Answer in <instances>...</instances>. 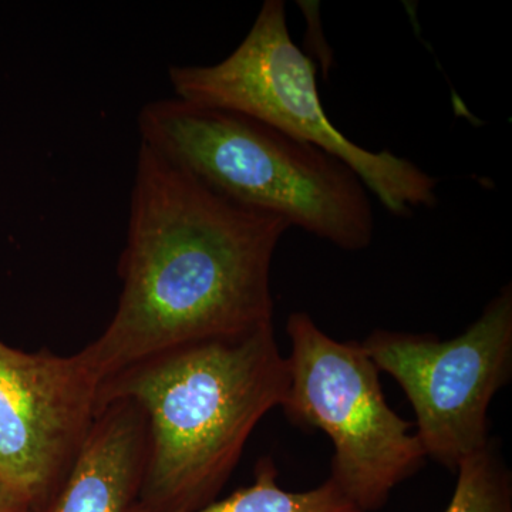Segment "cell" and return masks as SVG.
I'll list each match as a JSON object with an SVG mask.
<instances>
[{"instance_id": "9c48e42d", "label": "cell", "mask_w": 512, "mask_h": 512, "mask_svg": "<svg viewBox=\"0 0 512 512\" xmlns=\"http://www.w3.org/2000/svg\"><path fill=\"white\" fill-rule=\"evenodd\" d=\"M271 457L258 461L254 483L227 498L187 512H362L330 478L308 491H286ZM128 512H153L133 505Z\"/></svg>"}, {"instance_id": "7a4b0ae2", "label": "cell", "mask_w": 512, "mask_h": 512, "mask_svg": "<svg viewBox=\"0 0 512 512\" xmlns=\"http://www.w3.org/2000/svg\"><path fill=\"white\" fill-rule=\"evenodd\" d=\"M288 384L274 323L168 350L104 380L99 404L130 400L146 419L137 505L187 512L217 500L252 431L284 403Z\"/></svg>"}, {"instance_id": "30bf717a", "label": "cell", "mask_w": 512, "mask_h": 512, "mask_svg": "<svg viewBox=\"0 0 512 512\" xmlns=\"http://www.w3.org/2000/svg\"><path fill=\"white\" fill-rule=\"evenodd\" d=\"M453 497L443 512H512V477L494 441L458 466Z\"/></svg>"}, {"instance_id": "8992f818", "label": "cell", "mask_w": 512, "mask_h": 512, "mask_svg": "<svg viewBox=\"0 0 512 512\" xmlns=\"http://www.w3.org/2000/svg\"><path fill=\"white\" fill-rule=\"evenodd\" d=\"M362 346L412 404L426 457L456 473L490 446L488 409L512 376L511 284L456 338L376 329Z\"/></svg>"}, {"instance_id": "ba28073f", "label": "cell", "mask_w": 512, "mask_h": 512, "mask_svg": "<svg viewBox=\"0 0 512 512\" xmlns=\"http://www.w3.org/2000/svg\"><path fill=\"white\" fill-rule=\"evenodd\" d=\"M147 458L146 419L130 400L97 406L96 419L59 490L39 512H128Z\"/></svg>"}, {"instance_id": "6da1fadb", "label": "cell", "mask_w": 512, "mask_h": 512, "mask_svg": "<svg viewBox=\"0 0 512 512\" xmlns=\"http://www.w3.org/2000/svg\"><path fill=\"white\" fill-rule=\"evenodd\" d=\"M288 229L140 143L119 303L82 349L100 384L168 350L271 325V266Z\"/></svg>"}, {"instance_id": "5b68a950", "label": "cell", "mask_w": 512, "mask_h": 512, "mask_svg": "<svg viewBox=\"0 0 512 512\" xmlns=\"http://www.w3.org/2000/svg\"><path fill=\"white\" fill-rule=\"evenodd\" d=\"M286 333V417L329 437V478L360 511L382 510L427 458L412 424L386 402L380 370L362 343L333 339L306 312L289 315Z\"/></svg>"}, {"instance_id": "277c9868", "label": "cell", "mask_w": 512, "mask_h": 512, "mask_svg": "<svg viewBox=\"0 0 512 512\" xmlns=\"http://www.w3.org/2000/svg\"><path fill=\"white\" fill-rule=\"evenodd\" d=\"M174 97L251 117L338 157L396 217L436 207L439 180L407 158L369 151L326 114L315 62L293 42L282 0H266L237 49L208 66H170Z\"/></svg>"}, {"instance_id": "8fae6325", "label": "cell", "mask_w": 512, "mask_h": 512, "mask_svg": "<svg viewBox=\"0 0 512 512\" xmlns=\"http://www.w3.org/2000/svg\"><path fill=\"white\" fill-rule=\"evenodd\" d=\"M0 512H35L25 495L0 478Z\"/></svg>"}, {"instance_id": "52a82bcc", "label": "cell", "mask_w": 512, "mask_h": 512, "mask_svg": "<svg viewBox=\"0 0 512 512\" xmlns=\"http://www.w3.org/2000/svg\"><path fill=\"white\" fill-rule=\"evenodd\" d=\"M100 380L82 350L28 353L0 342V478L39 512L87 439Z\"/></svg>"}, {"instance_id": "3957f363", "label": "cell", "mask_w": 512, "mask_h": 512, "mask_svg": "<svg viewBox=\"0 0 512 512\" xmlns=\"http://www.w3.org/2000/svg\"><path fill=\"white\" fill-rule=\"evenodd\" d=\"M140 143L229 200L345 251L375 237L370 192L338 157L251 117L170 97L138 113Z\"/></svg>"}]
</instances>
